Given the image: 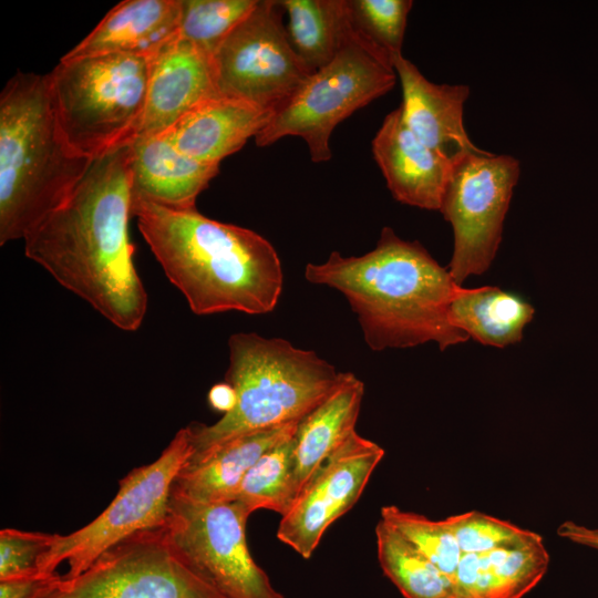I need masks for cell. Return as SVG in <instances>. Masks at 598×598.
I'll return each mask as SVG.
<instances>
[{
    "label": "cell",
    "instance_id": "obj_23",
    "mask_svg": "<svg viewBox=\"0 0 598 598\" xmlns=\"http://www.w3.org/2000/svg\"><path fill=\"white\" fill-rule=\"evenodd\" d=\"M534 307L495 286L467 288L450 307L451 323L484 346L505 348L523 339Z\"/></svg>",
    "mask_w": 598,
    "mask_h": 598
},
{
    "label": "cell",
    "instance_id": "obj_6",
    "mask_svg": "<svg viewBox=\"0 0 598 598\" xmlns=\"http://www.w3.org/2000/svg\"><path fill=\"white\" fill-rule=\"evenodd\" d=\"M150 59L133 54L63 55L48 73L61 132L97 159L133 143L142 125Z\"/></svg>",
    "mask_w": 598,
    "mask_h": 598
},
{
    "label": "cell",
    "instance_id": "obj_4",
    "mask_svg": "<svg viewBox=\"0 0 598 598\" xmlns=\"http://www.w3.org/2000/svg\"><path fill=\"white\" fill-rule=\"evenodd\" d=\"M93 162L65 141L48 74L12 75L0 93V245L61 206Z\"/></svg>",
    "mask_w": 598,
    "mask_h": 598
},
{
    "label": "cell",
    "instance_id": "obj_15",
    "mask_svg": "<svg viewBox=\"0 0 598 598\" xmlns=\"http://www.w3.org/2000/svg\"><path fill=\"white\" fill-rule=\"evenodd\" d=\"M216 95L212 56L176 37L150 59L144 116L135 140L165 132Z\"/></svg>",
    "mask_w": 598,
    "mask_h": 598
},
{
    "label": "cell",
    "instance_id": "obj_8",
    "mask_svg": "<svg viewBox=\"0 0 598 598\" xmlns=\"http://www.w3.org/2000/svg\"><path fill=\"white\" fill-rule=\"evenodd\" d=\"M192 453L185 426L154 462L135 467L118 482L115 497L96 518L71 534H58L41 560L40 573H56L66 563L62 577H74L121 540L164 526L175 480Z\"/></svg>",
    "mask_w": 598,
    "mask_h": 598
},
{
    "label": "cell",
    "instance_id": "obj_19",
    "mask_svg": "<svg viewBox=\"0 0 598 598\" xmlns=\"http://www.w3.org/2000/svg\"><path fill=\"white\" fill-rule=\"evenodd\" d=\"M298 423L251 432L188 458L173 492L197 503L234 502L249 470L266 452L295 435Z\"/></svg>",
    "mask_w": 598,
    "mask_h": 598
},
{
    "label": "cell",
    "instance_id": "obj_5",
    "mask_svg": "<svg viewBox=\"0 0 598 598\" xmlns=\"http://www.w3.org/2000/svg\"><path fill=\"white\" fill-rule=\"evenodd\" d=\"M228 349L225 382L235 391V406L214 424L186 426L193 448L189 458L251 432L300 422L343 374L315 351L281 338L239 332L230 336Z\"/></svg>",
    "mask_w": 598,
    "mask_h": 598
},
{
    "label": "cell",
    "instance_id": "obj_18",
    "mask_svg": "<svg viewBox=\"0 0 598 598\" xmlns=\"http://www.w3.org/2000/svg\"><path fill=\"white\" fill-rule=\"evenodd\" d=\"M549 555L540 535L465 554L451 578L455 598H523L544 577Z\"/></svg>",
    "mask_w": 598,
    "mask_h": 598
},
{
    "label": "cell",
    "instance_id": "obj_25",
    "mask_svg": "<svg viewBox=\"0 0 598 598\" xmlns=\"http://www.w3.org/2000/svg\"><path fill=\"white\" fill-rule=\"evenodd\" d=\"M378 560L404 598H455L452 582L402 533L380 519L375 526Z\"/></svg>",
    "mask_w": 598,
    "mask_h": 598
},
{
    "label": "cell",
    "instance_id": "obj_22",
    "mask_svg": "<svg viewBox=\"0 0 598 598\" xmlns=\"http://www.w3.org/2000/svg\"><path fill=\"white\" fill-rule=\"evenodd\" d=\"M363 394V382L343 372L336 389L298 423L293 436L296 498L322 463L355 431Z\"/></svg>",
    "mask_w": 598,
    "mask_h": 598
},
{
    "label": "cell",
    "instance_id": "obj_7",
    "mask_svg": "<svg viewBox=\"0 0 598 598\" xmlns=\"http://www.w3.org/2000/svg\"><path fill=\"white\" fill-rule=\"evenodd\" d=\"M392 65L380 59L354 32L334 59L312 73L272 113L255 137L265 147L285 136L301 137L315 163L331 158L329 140L336 126L396 82Z\"/></svg>",
    "mask_w": 598,
    "mask_h": 598
},
{
    "label": "cell",
    "instance_id": "obj_10",
    "mask_svg": "<svg viewBox=\"0 0 598 598\" xmlns=\"http://www.w3.org/2000/svg\"><path fill=\"white\" fill-rule=\"evenodd\" d=\"M44 598H225L189 565L164 526L137 532Z\"/></svg>",
    "mask_w": 598,
    "mask_h": 598
},
{
    "label": "cell",
    "instance_id": "obj_29",
    "mask_svg": "<svg viewBox=\"0 0 598 598\" xmlns=\"http://www.w3.org/2000/svg\"><path fill=\"white\" fill-rule=\"evenodd\" d=\"M58 534L27 532L16 528L0 530V580L32 576L52 547Z\"/></svg>",
    "mask_w": 598,
    "mask_h": 598
},
{
    "label": "cell",
    "instance_id": "obj_9",
    "mask_svg": "<svg viewBox=\"0 0 598 598\" xmlns=\"http://www.w3.org/2000/svg\"><path fill=\"white\" fill-rule=\"evenodd\" d=\"M519 174V161L507 154L480 148L455 158L439 212L453 228L447 269L458 285L494 261Z\"/></svg>",
    "mask_w": 598,
    "mask_h": 598
},
{
    "label": "cell",
    "instance_id": "obj_2",
    "mask_svg": "<svg viewBox=\"0 0 598 598\" xmlns=\"http://www.w3.org/2000/svg\"><path fill=\"white\" fill-rule=\"evenodd\" d=\"M305 278L340 291L357 315L373 351L436 342L440 350L470 337L450 320V307L467 288L458 285L417 241L383 227L373 250L360 257L332 251L308 264Z\"/></svg>",
    "mask_w": 598,
    "mask_h": 598
},
{
    "label": "cell",
    "instance_id": "obj_3",
    "mask_svg": "<svg viewBox=\"0 0 598 598\" xmlns=\"http://www.w3.org/2000/svg\"><path fill=\"white\" fill-rule=\"evenodd\" d=\"M132 216L168 280L198 316L271 312L283 274L274 246L254 230L132 197Z\"/></svg>",
    "mask_w": 598,
    "mask_h": 598
},
{
    "label": "cell",
    "instance_id": "obj_31",
    "mask_svg": "<svg viewBox=\"0 0 598 598\" xmlns=\"http://www.w3.org/2000/svg\"><path fill=\"white\" fill-rule=\"evenodd\" d=\"M557 533L576 544L587 546L598 550V529L589 528L584 525L567 520L563 523Z\"/></svg>",
    "mask_w": 598,
    "mask_h": 598
},
{
    "label": "cell",
    "instance_id": "obj_30",
    "mask_svg": "<svg viewBox=\"0 0 598 598\" xmlns=\"http://www.w3.org/2000/svg\"><path fill=\"white\" fill-rule=\"evenodd\" d=\"M59 573H39L32 576L0 580V598H44L60 582Z\"/></svg>",
    "mask_w": 598,
    "mask_h": 598
},
{
    "label": "cell",
    "instance_id": "obj_32",
    "mask_svg": "<svg viewBox=\"0 0 598 598\" xmlns=\"http://www.w3.org/2000/svg\"><path fill=\"white\" fill-rule=\"evenodd\" d=\"M208 403L210 406L224 414L233 410L236 403V394L227 382L214 385L208 392Z\"/></svg>",
    "mask_w": 598,
    "mask_h": 598
},
{
    "label": "cell",
    "instance_id": "obj_26",
    "mask_svg": "<svg viewBox=\"0 0 598 598\" xmlns=\"http://www.w3.org/2000/svg\"><path fill=\"white\" fill-rule=\"evenodd\" d=\"M293 436L266 452L243 480L235 501L249 514L262 508L283 516L292 506L296 499Z\"/></svg>",
    "mask_w": 598,
    "mask_h": 598
},
{
    "label": "cell",
    "instance_id": "obj_20",
    "mask_svg": "<svg viewBox=\"0 0 598 598\" xmlns=\"http://www.w3.org/2000/svg\"><path fill=\"white\" fill-rule=\"evenodd\" d=\"M272 113L241 100L216 95L195 106L165 133L185 155L219 165L256 137Z\"/></svg>",
    "mask_w": 598,
    "mask_h": 598
},
{
    "label": "cell",
    "instance_id": "obj_13",
    "mask_svg": "<svg viewBox=\"0 0 598 598\" xmlns=\"http://www.w3.org/2000/svg\"><path fill=\"white\" fill-rule=\"evenodd\" d=\"M385 452L354 431L318 468L281 516L277 538L305 559L327 529L360 498Z\"/></svg>",
    "mask_w": 598,
    "mask_h": 598
},
{
    "label": "cell",
    "instance_id": "obj_11",
    "mask_svg": "<svg viewBox=\"0 0 598 598\" xmlns=\"http://www.w3.org/2000/svg\"><path fill=\"white\" fill-rule=\"evenodd\" d=\"M238 502L205 504L172 492L165 529L189 565L225 598H285L250 555Z\"/></svg>",
    "mask_w": 598,
    "mask_h": 598
},
{
    "label": "cell",
    "instance_id": "obj_17",
    "mask_svg": "<svg viewBox=\"0 0 598 598\" xmlns=\"http://www.w3.org/2000/svg\"><path fill=\"white\" fill-rule=\"evenodd\" d=\"M218 172V164L182 153L165 132L131 143L132 197L171 209L196 208L197 196Z\"/></svg>",
    "mask_w": 598,
    "mask_h": 598
},
{
    "label": "cell",
    "instance_id": "obj_12",
    "mask_svg": "<svg viewBox=\"0 0 598 598\" xmlns=\"http://www.w3.org/2000/svg\"><path fill=\"white\" fill-rule=\"evenodd\" d=\"M279 1L257 0L212 56L218 95L275 111L312 74L293 50Z\"/></svg>",
    "mask_w": 598,
    "mask_h": 598
},
{
    "label": "cell",
    "instance_id": "obj_24",
    "mask_svg": "<svg viewBox=\"0 0 598 598\" xmlns=\"http://www.w3.org/2000/svg\"><path fill=\"white\" fill-rule=\"evenodd\" d=\"M289 41L315 73L329 64L352 34L348 0H280Z\"/></svg>",
    "mask_w": 598,
    "mask_h": 598
},
{
    "label": "cell",
    "instance_id": "obj_16",
    "mask_svg": "<svg viewBox=\"0 0 598 598\" xmlns=\"http://www.w3.org/2000/svg\"><path fill=\"white\" fill-rule=\"evenodd\" d=\"M393 68L402 86L404 122L423 143L450 158L480 150L463 122L468 85L433 83L403 55L394 59Z\"/></svg>",
    "mask_w": 598,
    "mask_h": 598
},
{
    "label": "cell",
    "instance_id": "obj_28",
    "mask_svg": "<svg viewBox=\"0 0 598 598\" xmlns=\"http://www.w3.org/2000/svg\"><path fill=\"white\" fill-rule=\"evenodd\" d=\"M257 0H181L178 37L213 56Z\"/></svg>",
    "mask_w": 598,
    "mask_h": 598
},
{
    "label": "cell",
    "instance_id": "obj_1",
    "mask_svg": "<svg viewBox=\"0 0 598 598\" xmlns=\"http://www.w3.org/2000/svg\"><path fill=\"white\" fill-rule=\"evenodd\" d=\"M131 217L128 144L94 159L68 199L23 238L30 260L124 331L137 330L147 310Z\"/></svg>",
    "mask_w": 598,
    "mask_h": 598
},
{
    "label": "cell",
    "instance_id": "obj_21",
    "mask_svg": "<svg viewBox=\"0 0 598 598\" xmlns=\"http://www.w3.org/2000/svg\"><path fill=\"white\" fill-rule=\"evenodd\" d=\"M181 0H125L65 56L133 54L153 58L178 37Z\"/></svg>",
    "mask_w": 598,
    "mask_h": 598
},
{
    "label": "cell",
    "instance_id": "obj_27",
    "mask_svg": "<svg viewBox=\"0 0 598 598\" xmlns=\"http://www.w3.org/2000/svg\"><path fill=\"white\" fill-rule=\"evenodd\" d=\"M411 0H348L354 32L384 62L402 55Z\"/></svg>",
    "mask_w": 598,
    "mask_h": 598
},
{
    "label": "cell",
    "instance_id": "obj_14",
    "mask_svg": "<svg viewBox=\"0 0 598 598\" xmlns=\"http://www.w3.org/2000/svg\"><path fill=\"white\" fill-rule=\"evenodd\" d=\"M372 153L395 200L440 210L455 158L423 143L405 124L401 106L384 117Z\"/></svg>",
    "mask_w": 598,
    "mask_h": 598
}]
</instances>
